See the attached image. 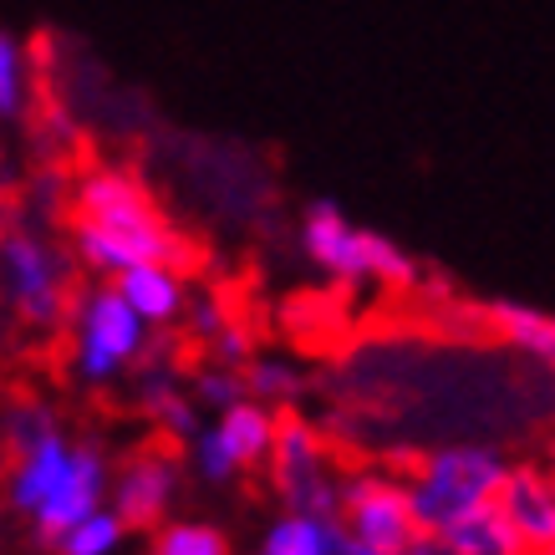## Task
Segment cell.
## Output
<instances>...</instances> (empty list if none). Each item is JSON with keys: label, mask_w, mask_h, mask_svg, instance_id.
Wrapping results in <instances>:
<instances>
[{"label": "cell", "mask_w": 555, "mask_h": 555, "mask_svg": "<svg viewBox=\"0 0 555 555\" xmlns=\"http://www.w3.org/2000/svg\"><path fill=\"white\" fill-rule=\"evenodd\" d=\"M505 469L509 464L500 459V449H485V443H443L434 454H423L403 479L418 535H443L449 525L489 509L505 485Z\"/></svg>", "instance_id": "cell-2"}, {"label": "cell", "mask_w": 555, "mask_h": 555, "mask_svg": "<svg viewBox=\"0 0 555 555\" xmlns=\"http://www.w3.org/2000/svg\"><path fill=\"white\" fill-rule=\"evenodd\" d=\"M240 377H245V392L255 403H291L301 392V372L291 367L286 357H250L240 367Z\"/></svg>", "instance_id": "cell-18"}, {"label": "cell", "mask_w": 555, "mask_h": 555, "mask_svg": "<svg viewBox=\"0 0 555 555\" xmlns=\"http://www.w3.org/2000/svg\"><path fill=\"white\" fill-rule=\"evenodd\" d=\"M26 102V51L11 31H0V118H16Z\"/></svg>", "instance_id": "cell-20"}, {"label": "cell", "mask_w": 555, "mask_h": 555, "mask_svg": "<svg viewBox=\"0 0 555 555\" xmlns=\"http://www.w3.org/2000/svg\"><path fill=\"white\" fill-rule=\"evenodd\" d=\"M0 275L16 311L31 326H56L67 311V266L36 230H5L0 235Z\"/></svg>", "instance_id": "cell-7"}, {"label": "cell", "mask_w": 555, "mask_h": 555, "mask_svg": "<svg viewBox=\"0 0 555 555\" xmlns=\"http://www.w3.org/2000/svg\"><path fill=\"white\" fill-rule=\"evenodd\" d=\"M500 520L515 530L525 555H540L555 545V474L540 464H515L505 469V485L494 494Z\"/></svg>", "instance_id": "cell-11"}, {"label": "cell", "mask_w": 555, "mask_h": 555, "mask_svg": "<svg viewBox=\"0 0 555 555\" xmlns=\"http://www.w3.org/2000/svg\"><path fill=\"white\" fill-rule=\"evenodd\" d=\"M337 555H383V551H367V545H357V540H341Z\"/></svg>", "instance_id": "cell-23"}, {"label": "cell", "mask_w": 555, "mask_h": 555, "mask_svg": "<svg viewBox=\"0 0 555 555\" xmlns=\"http://www.w3.org/2000/svg\"><path fill=\"white\" fill-rule=\"evenodd\" d=\"M72 245L87 260V270L113 275L133 266H173L184 260V245L173 235L164 215L153 209L149 189L122 169H92L77 184V224Z\"/></svg>", "instance_id": "cell-1"}, {"label": "cell", "mask_w": 555, "mask_h": 555, "mask_svg": "<svg viewBox=\"0 0 555 555\" xmlns=\"http://www.w3.org/2000/svg\"><path fill=\"white\" fill-rule=\"evenodd\" d=\"M540 555H555V545H551V551H540Z\"/></svg>", "instance_id": "cell-24"}, {"label": "cell", "mask_w": 555, "mask_h": 555, "mask_svg": "<svg viewBox=\"0 0 555 555\" xmlns=\"http://www.w3.org/2000/svg\"><path fill=\"white\" fill-rule=\"evenodd\" d=\"M173 494H179V449L169 438H158V443L138 449L122 464L118 485H113V515L128 530H158L173 505Z\"/></svg>", "instance_id": "cell-9"}, {"label": "cell", "mask_w": 555, "mask_h": 555, "mask_svg": "<svg viewBox=\"0 0 555 555\" xmlns=\"http://www.w3.org/2000/svg\"><path fill=\"white\" fill-rule=\"evenodd\" d=\"M301 250L337 281H377L387 291H408L418 281V266L403 245H392L377 230H357L332 199H317L306 209Z\"/></svg>", "instance_id": "cell-4"}, {"label": "cell", "mask_w": 555, "mask_h": 555, "mask_svg": "<svg viewBox=\"0 0 555 555\" xmlns=\"http://www.w3.org/2000/svg\"><path fill=\"white\" fill-rule=\"evenodd\" d=\"M270 438H275V413L266 403H245L224 408L215 428H199L194 434V464L209 485H230L245 469H260L270 454Z\"/></svg>", "instance_id": "cell-8"}, {"label": "cell", "mask_w": 555, "mask_h": 555, "mask_svg": "<svg viewBox=\"0 0 555 555\" xmlns=\"http://www.w3.org/2000/svg\"><path fill=\"white\" fill-rule=\"evenodd\" d=\"M102 500H107V459H102L98 443H72V459L56 489L47 494V505L36 509V535L41 540H56L67 535L72 525H82L87 515H98Z\"/></svg>", "instance_id": "cell-10"}, {"label": "cell", "mask_w": 555, "mask_h": 555, "mask_svg": "<svg viewBox=\"0 0 555 555\" xmlns=\"http://www.w3.org/2000/svg\"><path fill=\"white\" fill-rule=\"evenodd\" d=\"M149 352V326L113 286H92L72 301V372L82 383H113Z\"/></svg>", "instance_id": "cell-5"}, {"label": "cell", "mask_w": 555, "mask_h": 555, "mask_svg": "<svg viewBox=\"0 0 555 555\" xmlns=\"http://www.w3.org/2000/svg\"><path fill=\"white\" fill-rule=\"evenodd\" d=\"M194 398L224 413V408L245 403L250 392H245V377H240V367H219V362H215V367H204L199 377H194Z\"/></svg>", "instance_id": "cell-21"}, {"label": "cell", "mask_w": 555, "mask_h": 555, "mask_svg": "<svg viewBox=\"0 0 555 555\" xmlns=\"http://www.w3.org/2000/svg\"><path fill=\"white\" fill-rule=\"evenodd\" d=\"M270 489L281 494L291 515H317V520H337L341 515V485L347 474L337 469V449L301 413H281L275 438H270Z\"/></svg>", "instance_id": "cell-3"}, {"label": "cell", "mask_w": 555, "mask_h": 555, "mask_svg": "<svg viewBox=\"0 0 555 555\" xmlns=\"http://www.w3.org/2000/svg\"><path fill=\"white\" fill-rule=\"evenodd\" d=\"M485 321L505 347L535 357L540 367L555 372V317L551 311H535V306H520V301H494L485 311Z\"/></svg>", "instance_id": "cell-14"}, {"label": "cell", "mask_w": 555, "mask_h": 555, "mask_svg": "<svg viewBox=\"0 0 555 555\" xmlns=\"http://www.w3.org/2000/svg\"><path fill=\"white\" fill-rule=\"evenodd\" d=\"M47 434H56V418H51L41 403H21V408H11V418H5V443L11 449H31V443H41Z\"/></svg>", "instance_id": "cell-22"}, {"label": "cell", "mask_w": 555, "mask_h": 555, "mask_svg": "<svg viewBox=\"0 0 555 555\" xmlns=\"http://www.w3.org/2000/svg\"><path fill=\"white\" fill-rule=\"evenodd\" d=\"M122 535H128V525L113 509H98L82 525H72L67 535H56L51 545H56V555H118Z\"/></svg>", "instance_id": "cell-17"}, {"label": "cell", "mask_w": 555, "mask_h": 555, "mask_svg": "<svg viewBox=\"0 0 555 555\" xmlns=\"http://www.w3.org/2000/svg\"><path fill=\"white\" fill-rule=\"evenodd\" d=\"M438 540H443V551L449 555H525V545L515 540V530L500 520V509L494 505L479 509V515H469V520L449 525Z\"/></svg>", "instance_id": "cell-16"}, {"label": "cell", "mask_w": 555, "mask_h": 555, "mask_svg": "<svg viewBox=\"0 0 555 555\" xmlns=\"http://www.w3.org/2000/svg\"><path fill=\"white\" fill-rule=\"evenodd\" d=\"M337 520L347 530V540L367 545V551H383V555H408L413 540H418L403 479H387V474H372V469L347 474Z\"/></svg>", "instance_id": "cell-6"}, {"label": "cell", "mask_w": 555, "mask_h": 555, "mask_svg": "<svg viewBox=\"0 0 555 555\" xmlns=\"http://www.w3.org/2000/svg\"><path fill=\"white\" fill-rule=\"evenodd\" d=\"M0 469H5V454H0Z\"/></svg>", "instance_id": "cell-25"}, {"label": "cell", "mask_w": 555, "mask_h": 555, "mask_svg": "<svg viewBox=\"0 0 555 555\" xmlns=\"http://www.w3.org/2000/svg\"><path fill=\"white\" fill-rule=\"evenodd\" d=\"M113 291L133 306L143 326H169V321L184 317V301H189L184 275H179L173 266H133V270H122L118 281H113Z\"/></svg>", "instance_id": "cell-12"}, {"label": "cell", "mask_w": 555, "mask_h": 555, "mask_svg": "<svg viewBox=\"0 0 555 555\" xmlns=\"http://www.w3.org/2000/svg\"><path fill=\"white\" fill-rule=\"evenodd\" d=\"M72 459V443L62 438V428L56 434H47L41 443H31V449H21L16 454V469H11V509H21V515H36V509L47 505V494L56 489V479H62V469H67Z\"/></svg>", "instance_id": "cell-13"}, {"label": "cell", "mask_w": 555, "mask_h": 555, "mask_svg": "<svg viewBox=\"0 0 555 555\" xmlns=\"http://www.w3.org/2000/svg\"><path fill=\"white\" fill-rule=\"evenodd\" d=\"M347 530L341 520H317V515H286L260 540V555H337Z\"/></svg>", "instance_id": "cell-15"}, {"label": "cell", "mask_w": 555, "mask_h": 555, "mask_svg": "<svg viewBox=\"0 0 555 555\" xmlns=\"http://www.w3.org/2000/svg\"><path fill=\"white\" fill-rule=\"evenodd\" d=\"M153 555H235L215 525H169L153 540Z\"/></svg>", "instance_id": "cell-19"}]
</instances>
